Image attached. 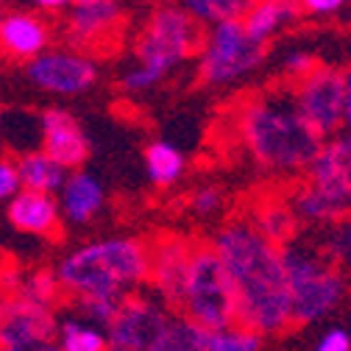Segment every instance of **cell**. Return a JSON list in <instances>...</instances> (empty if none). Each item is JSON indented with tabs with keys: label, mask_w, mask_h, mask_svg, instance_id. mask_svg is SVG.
<instances>
[{
	"label": "cell",
	"mask_w": 351,
	"mask_h": 351,
	"mask_svg": "<svg viewBox=\"0 0 351 351\" xmlns=\"http://www.w3.org/2000/svg\"><path fill=\"white\" fill-rule=\"evenodd\" d=\"M145 167H148V176L156 187H170L179 182L184 173V154L173 143L156 140L145 148Z\"/></svg>",
	"instance_id": "obj_23"
},
{
	"label": "cell",
	"mask_w": 351,
	"mask_h": 351,
	"mask_svg": "<svg viewBox=\"0 0 351 351\" xmlns=\"http://www.w3.org/2000/svg\"><path fill=\"white\" fill-rule=\"evenodd\" d=\"M123 20V6L114 0H75L67 9V42L73 51H93L114 36Z\"/></svg>",
	"instance_id": "obj_13"
},
{
	"label": "cell",
	"mask_w": 351,
	"mask_h": 351,
	"mask_svg": "<svg viewBox=\"0 0 351 351\" xmlns=\"http://www.w3.org/2000/svg\"><path fill=\"white\" fill-rule=\"evenodd\" d=\"M28 78L56 95H78L93 90L98 81V64L90 53L81 51H48L28 62Z\"/></svg>",
	"instance_id": "obj_12"
},
{
	"label": "cell",
	"mask_w": 351,
	"mask_h": 351,
	"mask_svg": "<svg viewBox=\"0 0 351 351\" xmlns=\"http://www.w3.org/2000/svg\"><path fill=\"white\" fill-rule=\"evenodd\" d=\"M265 59V48L245 34L243 20L212 25L198 53V75L206 84H229Z\"/></svg>",
	"instance_id": "obj_8"
},
{
	"label": "cell",
	"mask_w": 351,
	"mask_h": 351,
	"mask_svg": "<svg viewBox=\"0 0 351 351\" xmlns=\"http://www.w3.org/2000/svg\"><path fill=\"white\" fill-rule=\"evenodd\" d=\"M285 70H287L295 81H301V78H306L310 73H315V70H318V62H315V56H313V53L295 51V53H290V56L285 59Z\"/></svg>",
	"instance_id": "obj_33"
},
{
	"label": "cell",
	"mask_w": 351,
	"mask_h": 351,
	"mask_svg": "<svg viewBox=\"0 0 351 351\" xmlns=\"http://www.w3.org/2000/svg\"><path fill=\"white\" fill-rule=\"evenodd\" d=\"M104 187L101 182L95 179L93 173L86 170H73L67 176V182L59 193V206H62V215L64 221L70 223H86L101 212L104 206Z\"/></svg>",
	"instance_id": "obj_18"
},
{
	"label": "cell",
	"mask_w": 351,
	"mask_h": 351,
	"mask_svg": "<svg viewBox=\"0 0 351 351\" xmlns=\"http://www.w3.org/2000/svg\"><path fill=\"white\" fill-rule=\"evenodd\" d=\"M34 9L36 12H67L70 3H67V0H39Z\"/></svg>",
	"instance_id": "obj_37"
},
{
	"label": "cell",
	"mask_w": 351,
	"mask_h": 351,
	"mask_svg": "<svg viewBox=\"0 0 351 351\" xmlns=\"http://www.w3.org/2000/svg\"><path fill=\"white\" fill-rule=\"evenodd\" d=\"M221 201H223L221 190H215V187H201V190H195V195H193V209H195L198 215H212V212H217Z\"/></svg>",
	"instance_id": "obj_34"
},
{
	"label": "cell",
	"mask_w": 351,
	"mask_h": 351,
	"mask_svg": "<svg viewBox=\"0 0 351 351\" xmlns=\"http://www.w3.org/2000/svg\"><path fill=\"white\" fill-rule=\"evenodd\" d=\"M17 295L53 310V306L59 304V298L64 295V290H62V282H59L56 271H34V274L23 276V285H20Z\"/></svg>",
	"instance_id": "obj_26"
},
{
	"label": "cell",
	"mask_w": 351,
	"mask_h": 351,
	"mask_svg": "<svg viewBox=\"0 0 351 351\" xmlns=\"http://www.w3.org/2000/svg\"><path fill=\"white\" fill-rule=\"evenodd\" d=\"M293 209H295L298 217H304V221H310V223H340V217L348 212L346 204H340L337 198L321 193L313 184L295 190Z\"/></svg>",
	"instance_id": "obj_22"
},
{
	"label": "cell",
	"mask_w": 351,
	"mask_h": 351,
	"mask_svg": "<svg viewBox=\"0 0 351 351\" xmlns=\"http://www.w3.org/2000/svg\"><path fill=\"white\" fill-rule=\"evenodd\" d=\"M198 243H190L182 234H162L151 243V274H148V290L162 298L170 310L179 315L184 287L193 265V254Z\"/></svg>",
	"instance_id": "obj_10"
},
{
	"label": "cell",
	"mask_w": 351,
	"mask_h": 351,
	"mask_svg": "<svg viewBox=\"0 0 351 351\" xmlns=\"http://www.w3.org/2000/svg\"><path fill=\"white\" fill-rule=\"evenodd\" d=\"M56 346L62 351H106V329L84 321V318H64L59 321Z\"/></svg>",
	"instance_id": "obj_24"
},
{
	"label": "cell",
	"mask_w": 351,
	"mask_h": 351,
	"mask_svg": "<svg viewBox=\"0 0 351 351\" xmlns=\"http://www.w3.org/2000/svg\"><path fill=\"white\" fill-rule=\"evenodd\" d=\"M301 3H285V0H265V3H251L248 14L243 17L245 34L265 48V42L282 31L287 23H295L301 17Z\"/></svg>",
	"instance_id": "obj_19"
},
{
	"label": "cell",
	"mask_w": 351,
	"mask_h": 351,
	"mask_svg": "<svg viewBox=\"0 0 351 351\" xmlns=\"http://www.w3.org/2000/svg\"><path fill=\"white\" fill-rule=\"evenodd\" d=\"M293 298V324H315L346 295V276L313 245L290 243L282 248Z\"/></svg>",
	"instance_id": "obj_4"
},
{
	"label": "cell",
	"mask_w": 351,
	"mask_h": 351,
	"mask_svg": "<svg viewBox=\"0 0 351 351\" xmlns=\"http://www.w3.org/2000/svg\"><path fill=\"white\" fill-rule=\"evenodd\" d=\"M262 237L271 240L274 245L285 248L290 243H295V229H298V215L293 209V204H282V201H262L254 215H251V221H248Z\"/></svg>",
	"instance_id": "obj_20"
},
{
	"label": "cell",
	"mask_w": 351,
	"mask_h": 351,
	"mask_svg": "<svg viewBox=\"0 0 351 351\" xmlns=\"http://www.w3.org/2000/svg\"><path fill=\"white\" fill-rule=\"evenodd\" d=\"M315 351H351V337H348L346 329H329V332L318 340Z\"/></svg>",
	"instance_id": "obj_35"
},
{
	"label": "cell",
	"mask_w": 351,
	"mask_h": 351,
	"mask_svg": "<svg viewBox=\"0 0 351 351\" xmlns=\"http://www.w3.org/2000/svg\"><path fill=\"white\" fill-rule=\"evenodd\" d=\"M165 75L154 67H145V64H137L131 67L125 75H123V90L128 93H143V90H151V86H156Z\"/></svg>",
	"instance_id": "obj_31"
},
{
	"label": "cell",
	"mask_w": 351,
	"mask_h": 351,
	"mask_svg": "<svg viewBox=\"0 0 351 351\" xmlns=\"http://www.w3.org/2000/svg\"><path fill=\"white\" fill-rule=\"evenodd\" d=\"M321 254L340 271H351V221L335 223L324 240H321Z\"/></svg>",
	"instance_id": "obj_27"
},
{
	"label": "cell",
	"mask_w": 351,
	"mask_h": 351,
	"mask_svg": "<svg viewBox=\"0 0 351 351\" xmlns=\"http://www.w3.org/2000/svg\"><path fill=\"white\" fill-rule=\"evenodd\" d=\"M201 48V25L193 20V14L184 6H159L151 12L137 39V59L140 64L167 75L176 64H182Z\"/></svg>",
	"instance_id": "obj_7"
},
{
	"label": "cell",
	"mask_w": 351,
	"mask_h": 351,
	"mask_svg": "<svg viewBox=\"0 0 351 351\" xmlns=\"http://www.w3.org/2000/svg\"><path fill=\"white\" fill-rule=\"evenodd\" d=\"M20 193H23V182H20L17 162L0 159V201H12Z\"/></svg>",
	"instance_id": "obj_32"
},
{
	"label": "cell",
	"mask_w": 351,
	"mask_h": 351,
	"mask_svg": "<svg viewBox=\"0 0 351 351\" xmlns=\"http://www.w3.org/2000/svg\"><path fill=\"white\" fill-rule=\"evenodd\" d=\"M351 134V70H346V125Z\"/></svg>",
	"instance_id": "obj_38"
},
{
	"label": "cell",
	"mask_w": 351,
	"mask_h": 351,
	"mask_svg": "<svg viewBox=\"0 0 351 351\" xmlns=\"http://www.w3.org/2000/svg\"><path fill=\"white\" fill-rule=\"evenodd\" d=\"M310 184L351 209V134L324 143L310 167Z\"/></svg>",
	"instance_id": "obj_15"
},
{
	"label": "cell",
	"mask_w": 351,
	"mask_h": 351,
	"mask_svg": "<svg viewBox=\"0 0 351 351\" xmlns=\"http://www.w3.org/2000/svg\"><path fill=\"white\" fill-rule=\"evenodd\" d=\"M179 315L206 332H223L240 324L232 279L223 268L221 256H217V251L212 248V243L195 245Z\"/></svg>",
	"instance_id": "obj_5"
},
{
	"label": "cell",
	"mask_w": 351,
	"mask_h": 351,
	"mask_svg": "<svg viewBox=\"0 0 351 351\" xmlns=\"http://www.w3.org/2000/svg\"><path fill=\"white\" fill-rule=\"evenodd\" d=\"M295 101L301 114L326 140L346 125V73L318 67L295 84Z\"/></svg>",
	"instance_id": "obj_9"
},
{
	"label": "cell",
	"mask_w": 351,
	"mask_h": 351,
	"mask_svg": "<svg viewBox=\"0 0 351 351\" xmlns=\"http://www.w3.org/2000/svg\"><path fill=\"white\" fill-rule=\"evenodd\" d=\"M14 351H62L59 346H56V340L53 343H39V346H28V348H14Z\"/></svg>",
	"instance_id": "obj_39"
},
{
	"label": "cell",
	"mask_w": 351,
	"mask_h": 351,
	"mask_svg": "<svg viewBox=\"0 0 351 351\" xmlns=\"http://www.w3.org/2000/svg\"><path fill=\"white\" fill-rule=\"evenodd\" d=\"M212 248L232 279L240 326L256 335L287 329L293 324V298L282 248L262 237L248 221L226 223L215 234Z\"/></svg>",
	"instance_id": "obj_1"
},
{
	"label": "cell",
	"mask_w": 351,
	"mask_h": 351,
	"mask_svg": "<svg viewBox=\"0 0 351 351\" xmlns=\"http://www.w3.org/2000/svg\"><path fill=\"white\" fill-rule=\"evenodd\" d=\"M17 170H20L23 190L45 193V195L62 193L67 176H70V170H64L59 162H53L45 151H31V154L20 156L17 159Z\"/></svg>",
	"instance_id": "obj_21"
},
{
	"label": "cell",
	"mask_w": 351,
	"mask_h": 351,
	"mask_svg": "<svg viewBox=\"0 0 351 351\" xmlns=\"http://www.w3.org/2000/svg\"><path fill=\"white\" fill-rule=\"evenodd\" d=\"M301 9L310 12V14H335L343 9V3L340 0H304Z\"/></svg>",
	"instance_id": "obj_36"
},
{
	"label": "cell",
	"mask_w": 351,
	"mask_h": 351,
	"mask_svg": "<svg viewBox=\"0 0 351 351\" xmlns=\"http://www.w3.org/2000/svg\"><path fill=\"white\" fill-rule=\"evenodd\" d=\"M167 351H209V332L179 315L173 324Z\"/></svg>",
	"instance_id": "obj_30"
},
{
	"label": "cell",
	"mask_w": 351,
	"mask_h": 351,
	"mask_svg": "<svg viewBox=\"0 0 351 351\" xmlns=\"http://www.w3.org/2000/svg\"><path fill=\"white\" fill-rule=\"evenodd\" d=\"M42 151L73 173L90 156V140L67 109H48L42 112Z\"/></svg>",
	"instance_id": "obj_14"
},
{
	"label": "cell",
	"mask_w": 351,
	"mask_h": 351,
	"mask_svg": "<svg viewBox=\"0 0 351 351\" xmlns=\"http://www.w3.org/2000/svg\"><path fill=\"white\" fill-rule=\"evenodd\" d=\"M120 304H123V298L84 295V298H75V313H78V318L90 321V324H95V326H101V329H106V326L114 321Z\"/></svg>",
	"instance_id": "obj_28"
},
{
	"label": "cell",
	"mask_w": 351,
	"mask_h": 351,
	"mask_svg": "<svg viewBox=\"0 0 351 351\" xmlns=\"http://www.w3.org/2000/svg\"><path fill=\"white\" fill-rule=\"evenodd\" d=\"M259 343H262V335L240 324L223 332H209V351H259Z\"/></svg>",
	"instance_id": "obj_29"
},
{
	"label": "cell",
	"mask_w": 351,
	"mask_h": 351,
	"mask_svg": "<svg viewBox=\"0 0 351 351\" xmlns=\"http://www.w3.org/2000/svg\"><path fill=\"white\" fill-rule=\"evenodd\" d=\"M9 221L12 226H17L20 232H31V234H56L59 223H62V206L56 195H45V193H31L23 190L17 198L9 201Z\"/></svg>",
	"instance_id": "obj_17"
},
{
	"label": "cell",
	"mask_w": 351,
	"mask_h": 351,
	"mask_svg": "<svg viewBox=\"0 0 351 351\" xmlns=\"http://www.w3.org/2000/svg\"><path fill=\"white\" fill-rule=\"evenodd\" d=\"M56 332V310L39 306L17 293H0V351L53 343Z\"/></svg>",
	"instance_id": "obj_11"
},
{
	"label": "cell",
	"mask_w": 351,
	"mask_h": 351,
	"mask_svg": "<svg viewBox=\"0 0 351 351\" xmlns=\"http://www.w3.org/2000/svg\"><path fill=\"white\" fill-rule=\"evenodd\" d=\"M3 20H6V14H3V12H0V31H3Z\"/></svg>",
	"instance_id": "obj_40"
},
{
	"label": "cell",
	"mask_w": 351,
	"mask_h": 351,
	"mask_svg": "<svg viewBox=\"0 0 351 351\" xmlns=\"http://www.w3.org/2000/svg\"><path fill=\"white\" fill-rule=\"evenodd\" d=\"M176 318L179 315L151 290L131 293L106 326V351H167Z\"/></svg>",
	"instance_id": "obj_6"
},
{
	"label": "cell",
	"mask_w": 351,
	"mask_h": 351,
	"mask_svg": "<svg viewBox=\"0 0 351 351\" xmlns=\"http://www.w3.org/2000/svg\"><path fill=\"white\" fill-rule=\"evenodd\" d=\"M237 128L248 154L274 173L310 170L326 143L301 114L295 90L287 86H276L245 101Z\"/></svg>",
	"instance_id": "obj_2"
},
{
	"label": "cell",
	"mask_w": 351,
	"mask_h": 351,
	"mask_svg": "<svg viewBox=\"0 0 351 351\" xmlns=\"http://www.w3.org/2000/svg\"><path fill=\"white\" fill-rule=\"evenodd\" d=\"M184 9L193 14V20L198 25H221V23H232V20H243L251 9V3L245 0H190L184 3Z\"/></svg>",
	"instance_id": "obj_25"
},
{
	"label": "cell",
	"mask_w": 351,
	"mask_h": 351,
	"mask_svg": "<svg viewBox=\"0 0 351 351\" xmlns=\"http://www.w3.org/2000/svg\"><path fill=\"white\" fill-rule=\"evenodd\" d=\"M151 274V243L140 237H106L70 251L56 276L62 290L73 298L109 295L125 298L148 285Z\"/></svg>",
	"instance_id": "obj_3"
},
{
	"label": "cell",
	"mask_w": 351,
	"mask_h": 351,
	"mask_svg": "<svg viewBox=\"0 0 351 351\" xmlns=\"http://www.w3.org/2000/svg\"><path fill=\"white\" fill-rule=\"evenodd\" d=\"M51 31L42 23L36 12H9L3 20V31H0V48L14 59L34 62L42 53H48Z\"/></svg>",
	"instance_id": "obj_16"
}]
</instances>
